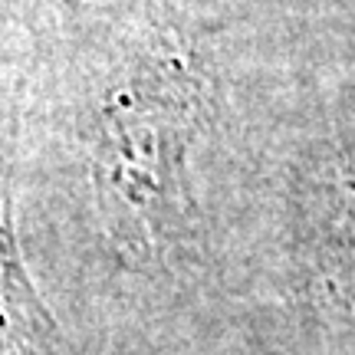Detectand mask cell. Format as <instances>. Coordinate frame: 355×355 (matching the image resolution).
Instances as JSON below:
<instances>
[{
	"mask_svg": "<svg viewBox=\"0 0 355 355\" xmlns=\"http://www.w3.org/2000/svg\"><path fill=\"white\" fill-rule=\"evenodd\" d=\"M178 162V125L162 102L128 96L109 112L99 152L105 214L119 241L152 250L162 241Z\"/></svg>",
	"mask_w": 355,
	"mask_h": 355,
	"instance_id": "cell-1",
	"label": "cell"
}]
</instances>
